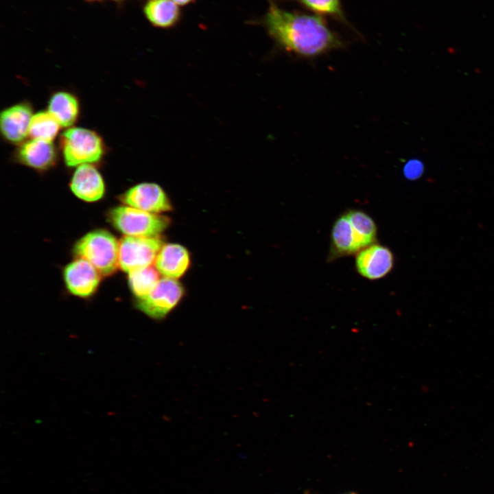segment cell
<instances>
[{"mask_svg":"<svg viewBox=\"0 0 494 494\" xmlns=\"http://www.w3.org/2000/svg\"><path fill=\"white\" fill-rule=\"evenodd\" d=\"M263 25L269 35L286 51L311 59L344 48L346 42L322 16L289 11L268 0Z\"/></svg>","mask_w":494,"mask_h":494,"instance_id":"6da1fadb","label":"cell"},{"mask_svg":"<svg viewBox=\"0 0 494 494\" xmlns=\"http://www.w3.org/2000/svg\"><path fill=\"white\" fill-rule=\"evenodd\" d=\"M78 258L91 263L101 274L108 276L119 267V242L106 230H95L82 237L73 248Z\"/></svg>","mask_w":494,"mask_h":494,"instance_id":"7a4b0ae2","label":"cell"},{"mask_svg":"<svg viewBox=\"0 0 494 494\" xmlns=\"http://www.w3.org/2000/svg\"><path fill=\"white\" fill-rule=\"evenodd\" d=\"M111 224L125 236L157 237L169 225L167 216L128 205L118 206L108 214Z\"/></svg>","mask_w":494,"mask_h":494,"instance_id":"3957f363","label":"cell"},{"mask_svg":"<svg viewBox=\"0 0 494 494\" xmlns=\"http://www.w3.org/2000/svg\"><path fill=\"white\" fill-rule=\"evenodd\" d=\"M63 156L69 167L98 161L104 152L102 139L95 132L82 128H71L62 136Z\"/></svg>","mask_w":494,"mask_h":494,"instance_id":"277c9868","label":"cell"},{"mask_svg":"<svg viewBox=\"0 0 494 494\" xmlns=\"http://www.w3.org/2000/svg\"><path fill=\"white\" fill-rule=\"evenodd\" d=\"M163 246L159 237L124 236L119 242V268L128 274L151 266Z\"/></svg>","mask_w":494,"mask_h":494,"instance_id":"5b68a950","label":"cell"},{"mask_svg":"<svg viewBox=\"0 0 494 494\" xmlns=\"http://www.w3.org/2000/svg\"><path fill=\"white\" fill-rule=\"evenodd\" d=\"M185 290L176 279L163 277L144 298L137 300L136 307L150 318H165L180 303Z\"/></svg>","mask_w":494,"mask_h":494,"instance_id":"8992f818","label":"cell"},{"mask_svg":"<svg viewBox=\"0 0 494 494\" xmlns=\"http://www.w3.org/2000/svg\"><path fill=\"white\" fill-rule=\"evenodd\" d=\"M120 200L125 205L153 213L159 214L172 209L165 192L153 183H142L130 187L121 196Z\"/></svg>","mask_w":494,"mask_h":494,"instance_id":"52a82bcc","label":"cell"},{"mask_svg":"<svg viewBox=\"0 0 494 494\" xmlns=\"http://www.w3.org/2000/svg\"><path fill=\"white\" fill-rule=\"evenodd\" d=\"M64 279L71 294L86 298L93 295L97 289L101 274L88 261L78 258L65 267Z\"/></svg>","mask_w":494,"mask_h":494,"instance_id":"ba28073f","label":"cell"},{"mask_svg":"<svg viewBox=\"0 0 494 494\" xmlns=\"http://www.w3.org/2000/svg\"><path fill=\"white\" fill-rule=\"evenodd\" d=\"M394 266V256L386 246L373 244L356 254L357 272L369 280H377L386 276Z\"/></svg>","mask_w":494,"mask_h":494,"instance_id":"9c48e42d","label":"cell"},{"mask_svg":"<svg viewBox=\"0 0 494 494\" xmlns=\"http://www.w3.org/2000/svg\"><path fill=\"white\" fill-rule=\"evenodd\" d=\"M70 188L78 198L88 202L100 200L105 191L104 180L91 164L79 165L74 172Z\"/></svg>","mask_w":494,"mask_h":494,"instance_id":"30bf717a","label":"cell"},{"mask_svg":"<svg viewBox=\"0 0 494 494\" xmlns=\"http://www.w3.org/2000/svg\"><path fill=\"white\" fill-rule=\"evenodd\" d=\"M33 115L27 104H19L3 110L0 115V128L4 137L10 142L23 141L29 134Z\"/></svg>","mask_w":494,"mask_h":494,"instance_id":"8fae6325","label":"cell"},{"mask_svg":"<svg viewBox=\"0 0 494 494\" xmlns=\"http://www.w3.org/2000/svg\"><path fill=\"white\" fill-rule=\"evenodd\" d=\"M190 266L188 250L178 244H163L154 261V267L163 277L177 279Z\"/></svg>","mask_w":494,"mask_h":494,"instance_id":"7c38bea8","label":"cell"},{"mask_svg":"<svg viewBox=\"0 0 494 494\" xmlns=\"http://www.w3.org/2000/svg\"><path fill=\"white\" fill-rule=\"evenodd\" d=\"M364 248L346 214L334 222L331 233V257L357 254Z\"/></svg>","mask_w":494,"mask_h":494,"instance_id":"4fadbf2b","label":"cell"},{"mask_svg":"<svg viewBox=\"0 0 494 494\" xmlns=\"http://www.w3.org/2000/svg\"><path fill=\"white\" fill-rule=\"evenodd\" d=\"M17 156L22 163L43 170L54 165L56 151L51 142L32 139L21 145Z\"/></svg>","mask_w":494,"mask_h":494,"instance_id":"5bb4252c","label":"cell"},{"mask_svg":"<svg viewBox=\"0 0 494 494\" xmlns=\"http://www.w3.org/2000/svg\"><path fill=\"white\" fill-rule=\"evenodd\" d=\"M143 12L150 23L157 27H172L180 17L178 7L172 0H150Z\"/></svg>","mask_w":494,"mask_h":494,"instance_id":"9a60e30c","label":"cell"},{"mask_svg":"<svg viewBox=\"0 0 494 494\" xmlns=\"http://www.w3.org/2000/svg\"><path fill=\"white\" fill-rule=\"evenodd\" d=\"M48 112L60 126H72L78 115V100L72 94L63 91L58 92L54 94L49 100Z\"/></svg>","mask_w":494,"mask_h":494,"instance_id":"2e32d148","label":"cell"},{"mask_svg":"<svg viewBox=\"0 0 494 494\" xmlns=\"http://www.w3.org/2000/svg\"><path fill=\"white\" fill-rule=\"evenodd\" d=\"M320 16L329 17L355 30L346 19L341 0H293Z\"/></svg>","mask_w":494,"mask_h":494,"instance_id":"e0dca14e","label":"cell"},{"mask_svg":"<svg viewBox=\"0 0 494 494\" xmlns=\"http://www.w3.org/2000/svg\"><path fill=\"white\" fill-rule=\"evenodd\" d=\"M128 279L131 292L137 300L146 297L160 280L158 272L152 266L128 273Z\"/></svg>","mask_w":494,"mask_h":494,"instance_id":"ac0fdd59","label":"cell"},{"mask_svg":"<svg viewBox=\"0 0 494 494\" xmlns=\"http://www.w3.org/2000/svg\"><path fill=\"white\" fill-rule=\"evenodd\" d=\"M345 214L364 247L375 244L377 226L372 217L360 210H351Z\"/></svg>","mask_w":494,"mask_h":494,"instance_id":"d6986e66","label":"cell"},{"mask_svg":"<svg viewBox=\"0 0 494 494\" xmlns=\"http://www.w3.org/2000/svg\"><path fill=\"white\" fill-rule=\"evenodd\" d=\"M60 126L49 112L41 111L32 116L29 135L33 139L51 142L57 135Z\"/></svg>","mask_w":494,"mask_h":494,"instance_id":"ffe728a7","label":"cell"},{"mask_svg":"<svg viewBox=\"0 0 494 494\" xmlns=\"http://www.w3.org/2000/svg\"><path fill=\"white\" fill-rule=\"evenodd\" d=\"M423 164L418 160L409 161L403 168L404 175L410 180L418 178L423 172Z\"/></svg>","mask_w":494,"mask_h":494,"instance_id":"44dd1931","label":"cell"},{"mask_svg":"<svg viewBox=\"0 0 494 494\" xmlns=\"http://www.w3.org/2000/svg\"><path fill=\"white\" fill-rule=\"evenodd\" d=\"M176 5H184L190 3L192 0H172Z\"/></svg>","mask_w":494,"mask_h":494,"instance_id":"7402d4cb","label":"cell"},{"mask_svg":"<svg viewBox=\"0 0 494 494\" xmlns=\"http://www.w3.org/2000/svg\"><path fill=\"white\" fill-rule=\"evenodd\" d=\"M84 1H99V0H84Z\"/></svg>","mask_w":494,"mask_h":494,"instance_id":"603a6c76","label":"cell"},{"mask_svg":"<svg viewBox=\"0 0 494 494\" xmlns=\"http://www.w3.org/2000/svg\"><path fill=\"white\" fill-rule=\"evenodd\" d=\"M113 1H121V0H113Z\"/></svg>","mask_w":494,"mask_h":494,"instance_id":"cb8c5ba5","label":"cell"}]
</instances>
